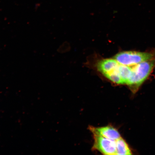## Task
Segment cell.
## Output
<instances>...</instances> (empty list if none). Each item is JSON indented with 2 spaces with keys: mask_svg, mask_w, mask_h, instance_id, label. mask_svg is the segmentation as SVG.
I'll list each match as a JSON object with an SVG mask.
<instances>
[{
  "mask_svg": "<svg viewBox=\"0 0 155 155\" xmlns=\"http://www.w3.org/2000/svg\"><path fill=\"white\" fill-rule=\"evenodd\" d=\"M94 143L93 148L104 155H116V141L94 134Z\"/></svg>",
  "mask_w": 155,
  "mask_h": 155,
  "instance_id": "3",
  "label": "cell"
},
{
  "mask_svg": "<svg viewBox=\"0 0 155 155\" xmlns=\"http://www.w3.org/2000/svg\"><path fill=\"white\" fill-rule=\"evenodd\" d=\"M116 155H131V151L124 140L120 137L116 141Z\"/></svg>",
  "mask_w": 155,
  "mask_h": 155,
  "instance_id": "6",
  "label": "cell"
},
{
  "mask_svg": "<svg viewBox=\"0 0 155 155\" xmlns=\"http://www.w3.org/2000/svg\"><path fill=\"white\" fill-rule=\"evenodd\" d=\"M118 67L117 69L114 70L111 72L106 73L104 75L112 82L118 84H123V81L118 71Z\"/></svg>",
  "mask_w": 155,
  "mask_h": 155,
  "instance_id": "8",
  "label": "cell"
},
{
  "mask_svg": "<svg viewBox=\"0 0 155 155\" xmlns=\"http://www.w3.org/2000/svg\"><path fill=\"white\" fill-rule=\"evenodd\" d=\"M114 59L120 64L132 67L143 62L154 59V55L148 52L127 51L118 53Z\"/></svg>",
  "mask_w": 155,
  "mask_h": 155,
  "instance_id": "2",
  "label": "cell"
},
{
  "mask_svg": "<svg viewBox=\"0 0 155 155\" xmlns=\"http://www.w3.org/2000/svg\"><path fill=\"white\" fill-rule=\"evenodd\" d=\"M119 65L115 59H108L100 61L97 66L98 70L104 75L117 69Z\"/></svg>",
  "mask_w": 155,
  "mask_h": 155,
  "instance_id": "5",
  "label": "cell"
},
{
  "mask_svg": "<svg viewBox=\"0 0 155 155\" xmlns=\"http://www.w3.org/2000/svg\"><path fill=\"white\" fill-rule=\"evenodd\" d=\"M90 130L94 134L100 135L111 140L116 141L121 137L117 130L110 126L101 127H91Z\"/></svg>",
  "mask_w": 155,
  "mask_h": 155,
  "instance_id": "4",
  "label": "cell"
},
{
  "mask_svg": "<svg viewBox=\"0 0 155 155\" xmlns=\"http://www.w3.org/2000/svg\"><path fill=\"white\" fill-rule=\"evenodd\" d=\"M118 71L123 80L124 84H127L132 72V67L119 64Z\"/></svg>",
  "mask_w": 155,
  "mask_h": 155,
  "instance_id": "7",
  "label": "cell"
},
{
  "mask_svg": "<svg viewBox=\"0 0 155 155\" xmlns=\"http://www.w3.org/2000/svg\"><path fill=\"white\" fill-rule=\"evenodd\" d=\"M155 66V60L153 59L143 62L132 68V72L127 84L134 92H136L139 87L150 76Z\"/></svg>",
  "mask_w": 155,
  "mask_h": 155,
  "instance_id": "1",
  "label": "cell"
}]
</instances>
